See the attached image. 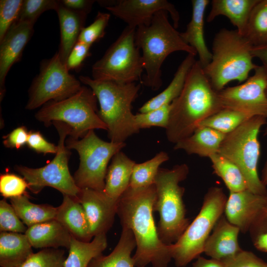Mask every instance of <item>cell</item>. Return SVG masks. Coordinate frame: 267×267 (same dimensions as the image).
<instances>
[{"mask_svg": "<svg viewBox=\"0 0 267 267\" xmlns=\"http://www.w3.org/2000/svg\"><path fill=\"white\" fill-rule=\"evenodd\" d=\"M155 184L139 189L129 187L118 200L117 214L122 228L130 229L136 242L133 256L135 267H167L172 259V244L160 239L154 217Z\"/></svg>", "mask_w": 267, "mask_h": 267, "instance_id": "obj_1", "label": "cell"}, {"mask_svg": "<svg viewBox=\"0 0 267 267\" xmlns=\"http://www.w3.org/2000/svg\"><path fill=\"white\" fill-rule=\"evenodd\" d=\"M222 109L218 92L199 60H196L180 94L171 103L166 129L168 140L175 144L190 136L202 121Z\"/></svg>", "mask_w": 267, "mask_h": 267, "instance_id": "obj_2", "label": "cell"}, {"mask_svg": "<svg viewBox=\"0 0 267 267\" xmlns=\"http://www.w3.org/2000/svg\"><path fill=\"white\" fill-rule=\"evenodd\" d=\"M168 13L165 10L158 11L149 25H140L135 31V43L142 50L146 72L142 83L153 90H158L162 85L161 67L168 55L178 51L197 55L169 22Z\"/></svg>", "mask_w": 267, "mask_h": 267, "instance_id": "obj_3", "label": "cell"}, {"mask_svg": "<svg viewBox=\"0 0 267 267\" xmlns=\"http://www.w3.org/2000/svg\"><path fill=\"white\" fill-rule=\"evenodd\" d=\"M79 78L95 95L99 105L98 114L107 127L111 141L125 142L129 137L139 132L131 108L137 96L140 84H119L84 76Z\"/></svg>", "mask_w": 267, "mask_h": 267, "instance_id": "obj_4", "label": "cell"}, {"mask_svg": "<svg viewBox=\"0 0 267 267\" xmlns=\"http://www.w3.org/2000/svg\"><path fill=\"white\" fill-rule=\"evenodd\" d=\"M253 46L236 30L221 29L215 35L212 46V59L204 72L217 92L233 81L245 82L258 66L253 62Z\"/></svg>", "mask_w": 267, "mask_h": 267, "instance_id": "obj_5", "label": "cell"}, {"mask_svg": "<svg viewBox=\"0 0 267 267\" xmlns=\"http://www.w3.org/2000/svg\"><path fill=\"white\" fill-rule=\"evenodd\" d=\"M189 172L186 164L170 169L160 168L155 179L156 197L153 209L159 214L158 236L166 245L176 242L190 223L183 201L185 189L179 185Z\"/></svg>", "mask_w": 267, "mask_h": 267, "instance_id": "obj_6", "label": "cell"}, {"mask_svg": "<svg viewBox=\"0 0 267 267\" xmlns=\"http://www.w3.org/2000/svg\"><path fill=\"white\" fill-rule=\"evenodd\" d=\"M97 101L92 89L82 86L77 93L68 98L45 103L35 116L45 126L54 122L65 124L71 130L70 137L79 139L90 130H107L98 115Z\"/></svg>", "mask_w": 267, "mask_h": 267, "instance_id": "obj_7", "label": "cell"}, {"mask_svg": "<svg viewBox=\"0 0 267 267\" xmlns=\"http://www.w3.org/2000/svg\"><path fill=\"white\" fill-rule=\"evenodd\" d=\"M267 118L253 117L232 132L226 134L218 153L236 165L245 179L247 189L254 194L267 195V189L260 178L258 165L260 155L258 135Z\"/></svg>", "mask_w": 267, "mask_h": 267, "instance_id": "obj_8", "label": "cell"}, {"mask_svg": "<svg viewBox=\"0 0 267 267\" xmlns=\"http://www.w3.org/2000/svg\"><path fill=\"white\" fill-rule=\"evenodd\" d=\"M227 198L222 188L212 186L205 194L200 211L172 246V259L183 267L203 253L205 243L224 211Z\"/></svg>", "mask_w": 267, "mask_h": 267, "instance_id": "obj_9", "label": "cell"}, {"mask_svg": "<svg viewBox=\"0 0 267 267\" xmlns=\"http://www.w3.org/2000/svg\"><path fill=\"white\" fill-rule=\"evenodd\" d=\"M65 144L79 155V166L73 177L77 186L103 192L108 163L126 146L125 142L105 141L90 130L81 139L69 137Z\"/></svg>", "mask_w": 267, "mask_h": 267, "instance_id": "obj_10", "label": "cell"}, {"mask_svg": "<svg viewBox=\"0 0 267 267\" xmlns=\"http://www.w3.org/2000/svg\"><path fill=\"white\" fill-rule=\"evenodd\" d=\"M136 29L126 26L92 65V79L119 84L135 83L140 79L144 68L140 49L135 43Z\"/></svg>", "mask_w": 267, "mask_h": 267, "instance_id": "obj_11", "label": "cell"}, {"mask_svg": "<svg viewBox=\"0 0 267 267\" xmlns=\"http://www.w3.org/2000/svg\"><path fill=\"white\" fill-rule=\"evenodd\" d=\"M52 124L59 134L57 151L54 158L41 168L16 165L15 170L26 180L28 188L34 193L37 194L44 187L49 186L59 191L63 195L77 198L80 189L69 171L68 162L70 152L65 144L67 136L70 134V128L60 122H54Z\"/></svg>", "mask_w": 267, "mask_h": 267, "instance_id": "obj_12", "label": "cell"}, {"mask_svg": "<svg viewBox=\"0 0 267 267\" xmlns=\"http://www.w3.org/2000/svg\"><path fill=\"white\" fill-rule=\"evenodd\" d=\"M81 82L69 73L57 51L51 58L42 62L40 73L29 90L27 110L35 109L51 101H59L77 93Z\"/></svg>", "mask_w": 267, "mask_h": 267, "instance_id": "obj_13", "label": "cell"}, {"mask_svg": "<svg viewBox=\"0 0 267 267\" xmlns=\"http://www.w3.org/2000/svg\"><path fill=\"white\" fill-rule=\"evenodd\" d=\"M254 71L241 85L219 92V97L223 109L267 119V72L263 66H258Z\"/></svg>", "mask_w": 267, "mask_h": 267, "instance_id": "obj_14", "label": "cell"}, {"mask_svg": "<svg viewBox=\"0 0 267 267\" xmlns=\"http://www.w3.org/2000/svg\"><path fill=\"white\" fill-rule=\"evenodd\" d=\"M265 196L248 189L229 193L224 211L225 217L242 232L249 231L254 235L266 221Z\"/></svg>", "mask_w": 267, "mask_h": 267, "instance_id": "obj_15", "label": "cell"}, {"mask_svg": "<svg viewBox=\"0 0 267 267\" xmlns=\"http://www.w3.org/2000/svg\"><path fill=\"white\" fill-rule=\"evenodd\" d=\"M105 8L128 26L134 28L142 25H149L154 15L161 10L170 14L176 29L180 19L175 6L166 0H119Z\"/></svg>", "mask_w": 267, "mask_h": 267, "instance_id": "obj_16", "label": "cell"}, {"mask_svg": "<svg viewBox=\"0 0 267 267\" xmlns=\"http://www.w3.org/2000/svg\"><path fill=\"white\" fill-rule=\"evenodd\" d=\"M77 199L84 208L92 236L106 234L113 224L118 201L89 188L80 189Z\"/></svg>", "mask_w": 267, "mask_h": 267, "instance_id": "obj_17", "label": "cell"}, {"mask_svg": "<svg viewBox=\"0 0 267 267\" xmlns=\"http://www.w3.org/2000/svg\"><path fill=\"white\" fill-rule=\"evenodd\" d=\"M32 24L17 21L0 42V100L5 92V81L11 66L20 59L33 35Z\"/></svg>", "mask_w": 267, "mask_h": 267, "instance_id": "obj_18", "label": "cell"}, {"mask_svg": "<svg viewBox=\"0 0 267 267\" xmlns=\"http://www.w3.org/2000/svg\"><path fill=\"white\" fill-rule=\"evenodd\" d=\"M240 231L237 226L231 223L222 215L207 238L203 252L222 263L234 257L242 250L238 242Z\"/></svg>", "mask_w": 267, "mask_h": 267, "instance_id": "obj_19", "label": "cell"}, {"mask_svg": "<svg viewBox=\"0 0 267 267\" xmlns=\"http://www.w3.org/2000/svg\"><path fill=\"white\" fill-rule=\"evenodd\" d=\"M209 0H192V15L184 32L180 33L183 41L191 46L199 57V61L203 68L212 59L211 51L208 49L204 39V15Z\"/></svg>", "mask_w": 267, "mask_h": 267, "instance_id": "obj_20", "label": "cell"}, {"mask_svg": "<svg viewBox=\"0 0 267 267\" xmlns=\"http://www.w3.org/2000/svg\"><path fill=\"white\" fill-rule=\"evenodd\" d=\"M25 235L35 248L65 247L69 249L72 235L55 219L28 227Z\"/></svg>", "mask_w": 267, "mask_h": 267, "instance_id": "obj_21", "label": "cell"}, {"mask_svg": "<svg viewBox=\"0 0 267 267\" xmlns=\"http://www.w3.org/2000/svg\"><path fill=\"white\" fill-rule=\"evenodd\" d=\"M55 220L80 241L90 242L93 237L84 208L76 198L63 195L61 204L57 207Z\"/></svg>", "mask_w": 267, "mask_h": 267, "instance_id": "obj_22", "label": "cell"}, {"mask_svg": "<svg viewBox=\"0 0 267 267\" xmlns=\"http://www.w3.org/2000/svg\"><path fill=\"white\" fill-rule=\"evenodd\" d=\"M60 29L58 52L66 65L68 57L84 29L87 13L68 9L60 3L56 10Z\"/></svg>", "mask_w": 267, "mask_h": 267, "instance_id": "obj_23", "label": "cell"}, {"mask_svg": "<svg viewBox=\"0 0 267 267\" xmlns=\"http://www.w3.org/2000/svg\"><path fill=\"white\" fill-rule=\"evenodd\" d=\"M258 0H213L207 22H211L217 16L227 18L236 28L237 32L244 35L251 14Z\"/></svg>", "mask_w": 267, "mask_h": 267, "instance_id": "obj_24", "label": "cell"}, {"mask_svg": "<svg viewBox=\"0 0 267 267\" xmlns=\"http://www.w3.org/2000/svg\"><path fill=\"white\" fill-rule=\"evenodd\" d=\"M135 162L120 151L112 158L105 177L103 192L112 199L118 201L129 187Z\"/></svg>", "mask_w": 267, "mask_h": 267, "instance_id": "obj_25", "label": "cell"}, {"mask_svg": "<svg viewBox=\"0 0 267 267\" xmlns=\"http://www.w3.org/2000/svg\"><path fill=\"white\" fill-rule=\"evenodd\" d=\"M225 134L213 129L199 127L190 136L175 143V150H182L188 154L209 158L218 153Z\"/></svg>", "mask_w": 267, "mask_h": 267, "instance_id": "obj_26", "label": "cell"}, {"mask_svg": "<svg viewBox=\"0 0 267 267\" xmlns=\"http://www.w3.org/2000/svg\"><path fill=\"white\" fill-rule=\"evenodd\" d=\"M32 248L25 233L0 232V267H19L33 253Z\"/></svg>", "mask_w": 267, "mask_h": 267, "instance_id": "obj_27", "label": "cell"}, {"mask_svg": "<svg viewBox=\"0 0 267 267\" xmlns=\"http://www.w3.org/2000/svg\"><path fill=\"white\" fill-rule=\"evenodd\" d=\"M195 56L187 54L178 67L173 79L161 93L146 101L139 109V113H145L170 104L180 94L187 75L196 60Z\"/></svg>", "mask_w": 267, "mask_h": 267, "instance_id": "obj_28", "label": "cell"}, {"mask_svg": "<svg viewBox=\"0 0 267 267\" xmlns=\"http://www.w3.org/2000/svg\"><path fill=\"white\" fill-rule=\"evenodd\" d=\"M136 247L132 231L122 228L119 240L113 251L108 255L102 254L93 258L88 267H134L132 252Z\"/></svg>", "mask_w": 267, "mask_h": 267, "instance_id": "obj_29", "label": "cell"}, {"mask_svg": "<svg viewBox=\"0 0 267 267\" xmlns=\"http://www.w3.org/2000/svg\"><path fill=\"white\" fill-rule=\"evenodd\" d=\"M107 246L105 233L95 236L90 242L81 241L72 236L64 267H88L93 258L102 254Z\"/></svg>", "mask_w": 267, "mask_h": 267, "instance_id": "obj_30", "label": "cell"}, {"mask_svg": "<svg viewBox=\"0 0 267 267\" xmlns=\"http://www.w3.org/2000/svg\"><path fill=\"white\" fill-rule=\"evenodd\" d=\"M10 202L17 215L27 227L55 219L57 207L32 203L27 193L11 198Z\"/></svg>", "mask_w": 267, "mask_h": 267, "instance_id": "obj_31", "label": "cell"}, {"mask_svg": "<svg viewBox=\"0 0 267 267\" xmlns=\"http://www.w3.org/2000/svg\"><path fill=\"white\" fill-rule=\"evenodd\" d=\"M209 158L214 173L222 179L229 193L247 189L242 173L233 162L218 153L211 155Z\"/></svg>", "mask_w": 267, "mask_h": 267, "instance_id": "obj_32", "label": "cell"}, {"mask_svg": "<svg viewBox=\"0 0 267 267\" xmlns=\"http://www.w3.org/2000/svg\"><path fill=\"white\" fill-rule=\"evenodd\" d=\"M169 159L168 154L161 151L150 160L141 163H135L129 187L139 189L153 184L160 165Z\"/></svg>", "mask_w": 267, "mask_h": 267, "instance_id": "obj_33", "label": "cell"}, {"mask_svg": "<svg viewBox=\"0 0 267 267\" xmlns=\"http://www.w3.org/2000/svg\"><path fill=\"white\" fill-rule=\"evenodd\" d=\"M244 36L253 46L267 44V0H260L254 8Z\"/></svg>", "mask_w": 267, "mask_h": 267, "instance_id": "obj_34", "label": "cell"}, {"mask_svg": "<svg viewBox=\"0 0 267 267\" xmlns=\"http://www.w3.org/2000/svg\"><path fill=\"white\" fill-rule=\"evenodd\" d=\"M252 117L243 112L222 109L202 121L198 127H209L226 134Z\"/></svg>", "mask_w": 267, "mask_h": 267, "instance_id": "obj_35", "label": "cell"}, {"mask_svg": "<svg viewBox=\"0 0 267 267\" xmlns=\"http://www.w3.org/2000/svg\"><path fill=\"white\" fill-rule=\"evenodd\" d=\"M66 258L64 250L45 248L33 253L18 267H64Z\"/></svg>", "mask_w": 267, "mask_h": 267, "instance_id": "obj_36", "label": "cell"}, {"mask_svg": "<svg viewBox=\"0 0 267 267\" xmlns=\"http://www.w3.org/2000/svg\"><path fill=\"white\" fill-rule=\"evenodd\" d=\"M59 4V0H24L17 21L34 25L43 13L48 10H56Z\"/></svg>", "mask_w": 267, "mask_h": 267, "instance_id": "obj_37", "label": "cell"}, {"mask_svg": "<svg viewBox=\"0 0 267 267\" xmlns=\"http://www.w3.org/2000/svg\"><path fill=\"white\" fill-rule=\"evenodd\" d=\"M171 103L145 113H139L134 115V119L137 129L159 127L167 128L170 118Z\"/></svg>", "mask_w": 267, "mask_h": 267, "instance_id": "obj_38", "label": "cell"}, {"mask_svg": "<svg viewBox=\"0 0 267 267\" xmlns=\"http://www.w3.org/2000/svg\"><path fill=\"white\" fill-rule=\"evenodd\" d=\"M11 204L5 198L0 201V231L25 233L27 229Z\"/></svg>", "mask_w": 267, "mask_h": 267, "instance_id": "obj_39", "label": "cell"}, {"mask_svg": "<svg viewBox=\"0 0 267 267\" xmlns=\"http://www.w3.org/2000/svg\"><path fill=\"white\" fill-rule=\"evenodd\" d=\"M23 0H0V42L17 20Z\"/></svg>", "mask_w": 267, "mask_h": 267, "instance_id": "obj_40", "label": "cell"}, {"mask_svg": "<svg viewBox=\"0 0 267 267\" xmlns=\"http://www.w3.org/2000/svg\"><path fill=\"white\" fill-rule=\"evenodd\" d=\"M28 184L24 178L12 173H6L0 176V192L4 198L19 197L26 194Z\"/></svg>", "mask_w": 267, "mask_h": 267, "instance_id": "obj_41", "label": "cell"}, {"mask_svg": "<svg viewBox=\"0 0 267 267\" xmlns=\"http://www.w3.org/2000/svg\"><path fill=\"white\" fill-rule=\"evenodd\" d=\"M110 14L98 12L93 22L81 31L78 41L89 45L99 40L105 35V30L110 19Z\"/></svg>", "mask_w": 267, "mask_h": 267, "instance_id": "obj_42", "label": "cell"}, {"mask_svg": "<svg viewBox=\"0 0 267 267\" xmlns=\"http://www.w3.org/2000/svg\"><path fill=\"white\" fill-rule=\"evenodd\" d=\"M222 263L225 267H267V263L253 252L243 250Z\"/></svg>", "mask_w": 267, "mask_h": 267, "instance_id": "obj_43", "label": "cell"}, {"mask_svg": "<svg viewBox=\"0 0 267 267\" xmlns=\"http://www.w3.org/2000/svg\"><path fill=\"white\" fill-rule=\"evenodd\" d=\"M27 145L29 148L38 153L56 154L57 145L48 142L39 131L29 132Z\"/></svg>", "mask_w": 267, "mask_h": 267, "instance_id": "obj_44", "label": "cell"}, {"mask_svg": "<svg viewBox=\"0 0 267 267\" xmlns=\"http://www.w3.org/2000/svg\"><path fill=\"white\" fill-rule=\"evenodd\" d=\"M90 45L78 41L72 49L66 62V65L69 71L77 70L89 55Z\"/></svg>", "mask_w": 267, "mask_h": 267, "instance_id": "obj_45", "label": "cell"}, {"mask_svg": "<svg viewBox=\"0 0 267 267\" xmlns=\"http://www.w3.org/2000/svg\"><path fill=\"white\" fill-rule=\"evenodd\" d=\"M29 132L22 126L13 129L3 136V144L5 147L18 149L27 144Z\"/></svg>", "mask_w": 267, "mask_h": 267, "instance_id": "obj_46", "label": "cell"}, {"mask_svg": "<svg viewBox=\"0 0 267 267\" xmlns=\"http://www.w3.org/2000/svg\"><path fill=\"white\" fill-rule=\"evenodd\" d=\"M63 6L77 11L88 14L91 10L94 0H59Z\"/></svg>", "mask_w": 267, "mask_h": 267, "instance_id": "obj_47", "label": "cell"}, {"mask_svg": "<svg viewBox=\"0 0 267 267\" xmlns=\"http://www.w3.org/2000/svg\"><path fill=\"white\" fill-rule=\"evenodd\" d=\"M192 267H225L220 261L213 259H207L199 256L193 263Z\"/></svg>", "mask_w": 267, "mask_h": 267, "instance_id": "obj_48", "label": "cell"}, {"mask_svg": "<svg viewBox=\"0 0 267 267\" xmlns=\"http://www.w3.org/2000/svg\"><path fill=\"white\" fill-rule=\"evenodd\" d=\"M253 55L259 58L263 62V66L267 72V44L257 46H253Z\"/></svg>", "mask_w": 267, "mask_h": 267, "instance_id": "obj_49", "label": "cell"}, {"mask_svg": "<svg viewBox=\"0 0 267 267\" xmlns=\"http://www.w3.org/2000/svg\"><path fill=\"white\" fill-rule=\"evenodd\" d=\"M261 179L263 184L266 186L267 185V160L262 171Z\"/></svg>", "mask_w": 267, "mask_h": 267, "instance_id": "obj_50", "label": "cell"}, {"mask_svg": "<svg viewBox=\"0 0 267 267\" xmlns=\"http://www.w3.org/2000/svg\"><path fill=\"white\" fill-rule=\"evenodd\" d=\"M265 210H267V195L265 196Z\"/></svg>", "mask_w": 267, "mask_h": 267, "instance_id": "obj_51", "label": "cell"}, {"mask_svg": "<svg viewBox=\"0 0 267 267\" xmlns=\"http://www.w3.org/2000/svg\"><path fill=\"white\" fill-rule=\"evenodd\" d=\"M264 135H267V126H266L265 130L264 131Z\"/></svg>", "mask_w": 267, "mask_h": 267, "instance_id": "obj_52", "label": "cell"}]
</instances>
